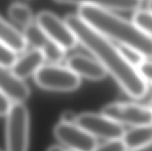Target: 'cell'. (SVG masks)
I'll return each instance as SVG.
<instances>
[{"mask_svg": "<svg viewBox=\"0 0 152 151\" xmlns=\"http://www.w3.org/2000/svg\"><path fill=\"white\" fill-rule=\"evenodd\" d=\"M77 115L74 114L72 111H65L61 115V121L62 122H67V123H75L76 121Z\"/></svg>", "mask_w": 152, "mask_h": 151, "instance_id": "603a6c76", "label": "cell"}, {"mask_svg": "<svg viewBox=\"0 0 152 151\" xmlns=\"http://www.w3.org/2000/svg\"><path fill=\"white\" fill-rule=\"evenodd\" d=\"M8 14L12 21L23 27L34 21L31 9L23 3H12L8 8Z\"/></svg>", "mask_w": 152, "mask_h": 151, "instance_id": "2e32d148", "label": "cell"}, {"mask_svg": "<svg viewBox=\"0 0 152 151\" xmlns=\"http://www.w3.org/2000/svg\"><path fill=\"white\" fill-rule=\"evenodd\" d=\"M0 42L11 47L16 53L25 51L28 44L21 34L12 24L0 16Z\"/></svg>", "mask_w": 152, "mask_h": 151, "instance_id": "5bb4252c", "label": "cell"}, {"mask_svg": "<svg viewBox=\"0 0 152 151\" xmlns=\"http://www.w3.org/2000/svg\"><path fill=\"white\" fill-rule=\"evenodd\" d=\"M47 151H64V150L61 148V147H60V146H57V145H53V146H52V147H50Z\"/></svg>", "mask_w": 152, "mask_h": 151, "instance_id": "d4e9b609", "label": "cell"}, {"mask_svg": "<svg viewBox=\"0 0 152 151\" xmlns=\"http://www.w3.org/2000/svg\"><path fill=\"white\" fill-rule=\"evenodd\" d=\"M45 61L42 52L33 48L17 58L11 69L16 77L23 80L30 76H34L42 67Z\"/></svg>", "mask_w": 152, "mask_h": 151, "instance_id": "7c38bea8", "label": "cell"}, {"mask_svg": "<svg viewBox=\"0 0 152 151\" xmlns=\"http://www.w3.org/2000/svg\"><path fill=\"white\" fill-rule=\"evenodd\" d=\"M133 21L144 33L152 37V12L149 10L137 9L134 13Z\"/></svg>", "mask_w": 152, "mask_h": 151, "instance_id": "e0dca14e", "label": "cell"}, {"mask_svg": "<svg viewBox=\"0 0 152 151\" xmlns=\"http://www.w3.org/2000/svg\"><path fill=\"white\" fill-rule=\"evenodd\" d=\"M23 36L28 44L42 52L49 63H59L65 57L66 50L53 41L39 27L37 21L24 27Z\"/></svg>", "mask_w": 152, "mask_h": 151, "instance_id": "9c48e42d", "label": "cell"}, {"mask_svg": "<svg viewBox=\"0 0 152 151\" xmlns=\"http://www.w3.org/2000/svg\"><path fill=\"white\" fill-rule=\"evenodd\" d=\"M69 151H77V150H69Z\"/></svg>", "mask_w": 152, "mask_h": 151, "instance_id": "83f0119b", "label": "cell"}, {"mask_svg": "<svg viewBox=\"0 0 152 151\" xmlns=\"http://www.w3.org/2000/svg\"><path fill=\"white\" fill-rule=\"evenodd\" d=\"M128 149L126 146L122 139L106 141L101 145H97L94 151H127Z\"/></svg>", "mask_w": 152, "mask_h": 151, "instance_id": "ffe728a7", "label": "cell"}, {"mask_svg": "<svg viewBox=\"0 0 152 151\" xmlns=\"http://www.w3.org/2000/svg\"><path fill=\"white\" fill-rule=\"evenodd\" d=\"M127 151H152V141L150 142L149 143H147L146 145L141 147V148H138V149H135V150H131Z\"/></svg>", "mask_w": 152, "mask_h": 151, "instance_id": "cb8c5ba5", "label": "cell"}, {"mask_svg": "<svg viewBox=\"0 0 152 151\" xmlns=\"http://www.w3.org/2000/svg\"><path fill=\"white\" fill-rule=\"evenodd\" d=\"M150 108L151 109H152V101H151V105H150Z\"/></svg>", "mask_w": 152, "mask_h": 151, "instance_id": "4316f807", "label": "cell"}, {"mask_svg": "<svg viewBox=\"0 0 152 151\" xmlns=\"http://www.w3.org/2000/svg\"><path fill=\"white\" fill-rule=\"evenodd\" d=\"M148 10L152 12V0H149L148 2Z\"/></svg>", "mask_w": 152, "mask_h": 151, "instance_id": "484cf974", "label": "cell"}, {"mask_svg": "<svg viewBox=\"0 0 152 151\" xmlns=\"http://www.w3.org/2000/svg\"><path fill=\"white\" fill-rule=\"evenodd\" d=\"M36 21L44 32L63 49H72L78 43L74 32L66 21L53 12L42 11L37 14Z\"/></svg>", "mask_w": 152, "mask_h": 151, "instance_id": "52a82bcc", "label": "cell"}, {"mask_svg": "<svg viewBox=\"0 0 152 151\" xmlns=\"http://www.w3.org/2000/svg\"><path fill=\"white\" fill-rule=\"evenodd\" d=\"M59 3L88 4L102 7L109 10L132 11L137 10L142 5V0H55Z\"/></svg>", "mask_w": 152, "mask_h": 151, "instance_id": "4fadbf2b", "label": "cell"}, {"mask_svg": "<svg viewBox=\"0 0 152 151\" xmlns=\"http://www.w3.org/2000/svg\"><path fill=\"white\" fill-rule=\"evenodd\" d=\"M75 123L94 137L105 141L122 139L124 126L101 113H82L77 115Z\"/></svg>", "mask_w": 152, "mask_h": 151, "instance_id": "8992f818", "label": "cell"}, {"mask_svg": "<svg viewBox=\"0 0 152 151\" xmlns=\"http://www.w3.org/2000/svg\"><path fill=\"white\" fill-rule=\"evenodd\" d=\"M122 54L124 55V57L126 58V60L133 66L136 67L138 69V67L143 63L146 61V56L144 54H142L140 51L131 47V46H127V45H124V44H118Z\"/></svg>", "mask_w": 152, "mask_h": 151, "instance_id": "ac0fdd59", "label": "cell"}, {"mask_svg": "<svg viewBox=\"0 0 152 151\" xmlns=\"http://www.w3.org/2000/svg\"><path fill=\"white\" fill-rule=\"evenodd\" d=\"M102 113L121 125L136 127L152 125V109L133 102H112L105 105Z\"/></svg>", "mask_w": 152, "mask_h": 151, "instance_id": "5b68a950", "label": "cell"}, {"mask_svg": "<svg viewBox=\"0 0 152 151\" xmlns=\"http://www.w3.org/2000/svg\"><path fill=\"white\" fill-rule=\"evenodd\" d=\"M64 20L77 40L105 69L120 88L131 98L142 99L148 93V82L122 54L118 44L92 28L77 14H68Z\"/></svg>", "mask_w": 152, "mask_h": 151, "instance_id": "6da1fadb", "label": "cell"}, {"mask_svg": "<svg viewBox=\"0 0 152 151\" xmlns=\"http://www.w3.org/2000/svg\"><path fill=\"white\" fill-rule=\"evenodd\" d=\"M29 114L23 102H12L6 114V151H28Z\"/></svg>", "mask_w": 152, "mask_h": 151, "instance_id": "3957f363", "label": "cell"}, {"mask_svg": "<svg viewBox=\"0 0 152 151\" xmlns=\"http://www.w3.org/2000/svg\"><path fill=\"white\" fill-rule=\"evenodd\" d=\"M0 151H1V150H0Z\"/></svg>", "mask_w": 152, "mask_h": 151, "instance_id": "f1b7e54d", "label": "cell"}, {"mask_svg": "<svg viewBox=\"0 0 152 151\" xmlns=\"http://www.w3.org/2000/svg\"><path fill=\"white\" fill-rule=\"evenodd\" d=\"M0 90L12 102H24L30 94L27 84L16 77L10 68L0 64Z\"/></svg>", "mask_w": 152, "mask_h": 151, "instance_id": "30bf717a", "label": "cell"}, {"mask_svg": "<svg viewBox=\"0 0 152 151\" xmlns=\"http://www.w3.org/2000/svg\"><path fill=\"white\" fill-rule=\"evenodd\" d=\"M53 134L62 145L71 150L94 151L98 145L96 138L76 123L61 121L54 126Z\"/></svg>", "mask_w": 152, "mask_h": 151, "instance_id": "ba28073f", "label": "cell"}, {"mask_svg": "<svg viewBox=\"0 0 152 151\" xmlns=\"http://www.w3.org/2000/svg\"><path fill=\"white\" fill-rule=\"evenodd\" d=\"M138 70L147 82L152 84V61H145L138 67Z\"/></svg>", "mask_w": 152, "mask_h": 151, "instance_id": "44dd1931", "label": "cell"}, {"mask_svg": "<svg viewBox=\"0 0 152 151\" xmlns=\"http://www.w3.org/2000/svg\"><path fill=\"white\" fill-rule=\"evenodd\" d=\"M12 101L10 99L0 90V116H6Z\"/></svg>", "mask_w": 152, "mask_h": 151, "instance_id": "7402d4cb", "label": "cell"}, {"mask_svg": "<svg viewBox=\"0 0 152 151\" xmlns=\"http://www.w3.org/2000/svg\"><path fill=\"white\" fill-rule=\"evenodd\" d=\"M122 140L128 150L146 145L152 141V125L131 127L130 130L125 132Z\"/></svg>", "mask_w": 152, "mask_h": 151, "instance_id": "9a60e30c", "label": "cell"}, {"mask_svg": "<svg viewBox=\"0 0 152 151\" xmlns=\"http://www.w3.org/2000/svg\"><path fill=\"white\" fill-rule=\"evenodd\" d=\"M67 67L80 77H85L93 81L102 80L107 75L105 69L99 61L81 53L71 55L67 61Z\"/></svg>", "mask_w": 152, "mask_h": 151, "instance_id": "8fae6325", "label": "cell"}, {"mask_svg": "<svg viewBox=\"0 0 152 151\" xmlns=\"http://www.w3.org/2000/svg\"><path fill=\"white\" fill-rule=\"evenodd\" d=\"M77 15L109 39L131 46L147 58H152V37L134 21L117 15L111 10L88 4L79 5Z\"/></svg>", "mask_w": 152, "mask_h": 151, "instance_id": "7a4b0ae2", "label": "cell"}, {"mask_svg": "<svg viewBox=\"0 0 152 151\" xmlns=\"http://www.w3.org/2000/svg\"><path fill=\"white\" fill-rule=\"evenodd\" d=\"M16 59V52L5 44L0 42V64L11 69Z\"/></svg>", "mask_w": 152, "mask_h": 151, "instance_id": "d6986e66", "label": "cell"}, {"mask_svg": "<svg viewBox=\"0 0 152 151\" xmlns=\"http://www.w3.org/2000/svg\"><path fill=\"white\" fill-rule=\"evenodd\" d=\"M35 82L43 89L53 92H72L81 84V77L69 67L58 63L43 64L34 75Z\"/></svg>", "mask_w": 152, "mask_h": 151, "instance_id": "277c9868", "label": "cell"}]
</instances>
